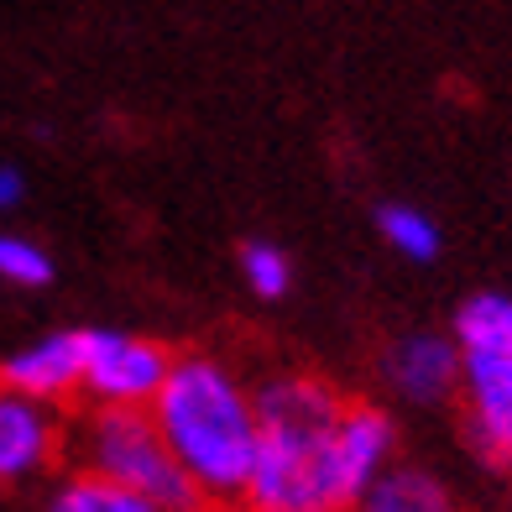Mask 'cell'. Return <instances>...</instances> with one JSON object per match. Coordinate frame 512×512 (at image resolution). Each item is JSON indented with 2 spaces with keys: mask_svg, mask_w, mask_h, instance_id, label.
<instances>
[{
  "mask_svg": "<svg viewBox=\"0 0 512 512\" xmlns=\"http://www.w3.org/2000/svg\"><path fill=\"white\" fill-rule=\"evenodd\" d=\"M162 439L199 497H246L256 460V398L209 356H183L168 366L157 398L147 403Z\"/></svg>",
  "mask_w": 512,
  "mask_h": 512,
  "instance_id": "6da1fadb",
  "label": "cell"
},
{
  "mask_svg": "<svg viewBox=\"0 0 512 512\" xmlns=\"http://www.w3.org/2000/svg\"><path fill=\"white\" fill-rule=\"evenodd\" d=\"M345 403L314 377H277L256 392V460L246 502L262 512H330L335 424Z\"/></svg>",
  "mask_w": 512,
  "mask_h": 512,
  "instance_id": "7a4b0ae2",
  "label": "cell"
},
{
  "mask_svg": "<svg viewBox=\"0 0 512 512\" xmlns=\"http://www.w3.org/2000/svg\"><path fill=\"white\" fill-rule=\"evenodd\" d=\"M89 460H95V471L126 481L131 492H142L152 507L183 512L199 502L194 481L173 460L152 408H142V403H100L95 424H89Z\"/></svg>",
  "mask_w": 512,
  "mask_h": 512,
  "instance_id": "3957f363",
  "label": "cell"
},
{
  "mask_svg": "<svg viewBox=\"0 0 512 512\" xmlns=\"http://www.w3.org/2000/svg\"><path fill=\"white\" fill-rule=\"evenodd\" d=\"M173 356L142 335L121 330H84V392L100 403H152Z\"/></svg>",
  "mask_w": 512,
  "mask_h": 512,
  "instance_id": "277c9868",
  "label": "cell"
},
{
  "mask_svg": "<svg viewBox=\"0 0 512 512\" xmlns=\"http://www.w3.org/2000/svg\"><path fill=\"white\" fill-rule=\"evenodd\" d=\"M471 439L492 465H512V351H460Z\"/></svg>",
  "mask_w": 512,
  "mask_h": 512,
  "instance_id": "5b68a950",
  "label": "cell"
},
{
  "mask_svg": "<svg viewBox=\"0 0 512 512\" xmlns=\"http://www.w3.org/2000/svg\"><path fill=\"white\" fill-rule=\"evenodd\" d=\"M392 450H398V429L382 408H345L335 424V450H330V471H335V502L351 507L366 497V486L387 471Z\"/></svg>",
  "mask_w": 512,
  "mask_h": 512,
  "instance_id": "8992f818",
  "label": "cell"
},
{
  "mask_svg": "<svg viewBox=\"0 0 512 512\" xmlns=\"http://www.w3.org/2000/svg\"><path fill=\"white\" fill-rule=\"evenodd\" d=\"M53 455V413L48 398L16 392L0 382V486L37 476Z\"/></svg>",
  "mask_w": 512,
  "mask_h": 512,
  "instance_id": "52a82bcc",
  "label": "cell"
},
{
  "mask_svg": "<svg viewBox=\"0 0 512 512\" xmlns=\"http://www.w3.org/2000/svg\"><path fill=\"white\" fill-rule=\"evenodd\" d=\"M0 382L16 392H32V398H63L84 382V330H58L42 335L27 351H11L0 361Z\"/></svg>",
  "mask_w": 512,
  "mask_h": 512,
  "instance_id": "ba28073f",
  "label": "cell"
},
{
  "mask_svg": "<svg viewBox=\"0 0 512 512\" xmlns=\"http://www.w3.org/2000/svg\"><path fill=\"white\" fill-rule=\"evenodd\" d=\"M392 382L413 403H439L460 382V345L445 335H408L392 351Z\"/></svg>",
  "mask_w": 512,
  "mask_h": 512,
  "instance_id": "9c48e42d",
  "label": "cell"
},
{
  "mask_svg": "<svg viewBox=\"0 0 512 512\" xmlns=\"http://www.w3.org/2000/svg\"><path fill=\"white\" fill-rule=\"evenodd\" d=\"M455 345L460 351H512V298L471 293L455 309Z\"/></svg>",
  "mask_w": 512,
  "mask_h": 512,
  "instance_id": "30bf717a",
  "label": "cell"
},
{
  "mask_svg": "<svg viewBox=\"0 0 512 512\" xmlns=\"http://www.w3.org/2000/svg\"><path fill=\"white\" fill-rule=\"evenodd\" d=\"M48 507L53 512H157L142 492H131L126 481H115L105 471H89V476L63 481Z\"/></svg>",
  "mask_w": 512,
  "mask_h": 512,
  "instance_id": "8fae6325",
  "label": "cell"
},
{
  "mask_svg": "<svg viewBox=\"0 0 512 512\" xmlns=\"http://www.w3.org/2000/svg\"><path fill=\"white\" fill-rule=\"evenodd\" d=\"M361 507H371V512H445L450 497H445V486L424 471H382L366 486Z\"/></svg>",
  "mask_w": 512,
  "mask_h": 512,
  "instance_id": "7c38bea8",
  "label": "cell"
},
{
  "mask_svg": "<svg viewBox=\"0 0 512 512\" xmlns=\"http://www.w3.org/2000/svg\"><path fill=\"white\" fill-rule=\"evenodd\" d=\"M377 230H382V241L408 256V262H434L439 246H445V236H439V225L424 215L418 204H382L377 209Z\"/></svg>",
  "mask_w": 512,
  "mask_h": 512,
  "instance_id": "4fadbf2b",
  "label": "cell"
},
{
  "mask_svg": "<svg viewBox=\"0 0 512 512\" xmlns=\"http://www.w3.org/2000/svg\"><path fill=\"white\" fill-rule=\"evenodd\" d=\"M241 277L256 298L272 304V298H283L293 288V262H288V251L272 246V241H246L241 246Z\"/></svg>",
  "mask_w": 512,
  "mask_h": 512,
  "instance_id": "5bb4252c",
  "label": "cell"
},
{
  "mask_svg": "<svg viewBox=\"0 0 512 512\" xmlns=\"http://www.w3.org/2000/svg\"><path fill=\"white\" fill-rule=\"evenodd\" d=\"M0 283L11 288H48L53 283V256L32 236H11L0 230Z\"/></svg>",
  "mask_w": 512,
  "mask_h": 512,
  "instance_id": "9a60e30c",
  "label": "cell"
},
{
  "mask_svg": "<svg viewBox=\"0 0 512 512\" xmlns=\"http://www.w3.org/2000/svg\"><path fill=\"white\" fill-rule=\"evenodd\" d=\"M21 199H27V178L11 162H0V209H16Z\"/></svg>",
  "mask_w": 512,
  "mask_h": 512,
  "instance_id": "2e32d148",
  "label": "cell"
}]
</instances>
